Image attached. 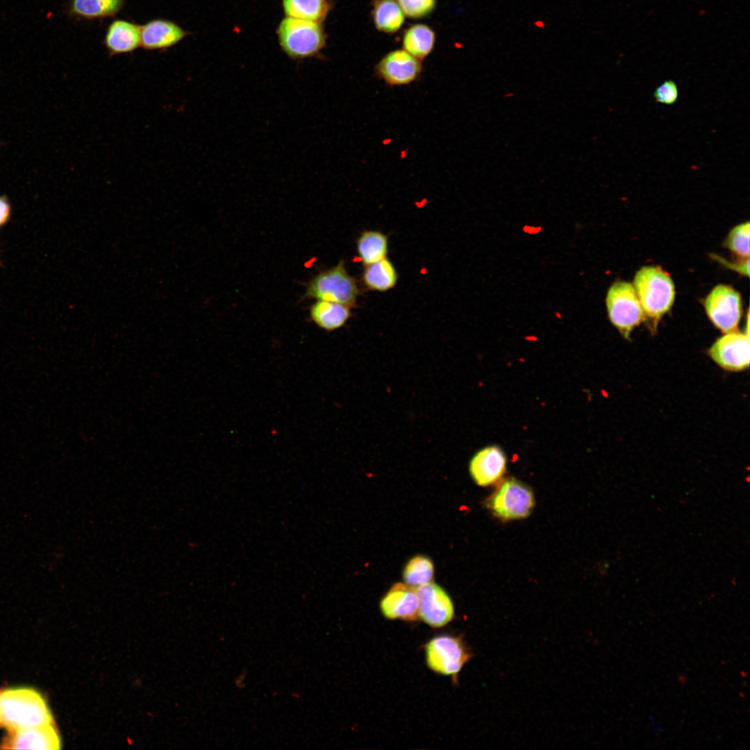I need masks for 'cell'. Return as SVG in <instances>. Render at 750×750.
I'll use <instances>...</instances> for the list:
<instances>
[{"mask_svg":"<svg viewBox=\"0 0 750 750\" xmlns=\"http://www.w3.org/2000/svg\"><path fill=\"white\" fill-rule=\"evenodd\" d=\"M397 278L396 268L387 258L366 265L362 274L363 282L367 288L378 292H385L393 288Z\"/></svg>","mask_w":750,"mask_h":750,"instance_id":"21","label":"cell"},{"mask_svg":"<svg viewBox=\"0 0 750 750\" xmlns=\"http://www.w3.org/2000/svg\"><path fill=\"white\" fill-rule=\"evenodd\" d=\"M278 35L283 50L293 59L316 56L326 40L320 22L289 17L280 23Z\"/></svg>","mask_w":750,"mask_h":750,"instance_id":"3","label":"cell"},{"mask_svg":"<svg viewBox=\"0 0 750 750\" xmlns=\"http://www.w3.org/2000/svg\"><path fill=\"white\" fill-rule=\"evenodd\" d=\"M506 458L502 449L496 445L487 446L471 458L469 472L473 481L485 487L498 482L505 474Z\"/></svg>","mask_w":750,"mask_h":750,"instance_id":"13","label":"cell"},{"mask_svg":"<svg viewBox=\"0 0 750 750\" xmlns=\"http://www.w3.org/2000/svg\"><path fill=\"white\" fill-rule=\"evenodd\" d=\"M110 56L131 53L141 46L140 25L126 19H115L108 26L103 40Z\"/></svg>","mask_w":750,"mask_h":750,"instance_id":"16","label":"cell"},{"mask_svg":"<svg viewBox=\"0 0 750 750\" xmlns=\"http://www.w3.org/2000/svg\"><path fill=\"white\" fill-rule=\"evenodd\" d=\"M60 747V740L53 724L10 731L1 749L53 750Z\"/></svg>","mask_w":750,"mask_h":750,"instance_id":"14","label":"cell"},{"mask_svg":"<svg viewBox=\"0 0 750 750\" xmlns=\"http://www.w3.org/2000/svg\"><path fill=\"white\" fill-rule=\"evenodd\" d=\"M749 331L731 332L719 338L709 349L711 358L722 368L740 371L749 365Z\"/></svg>","mask_w":750,"mask_h":750,"instance_id":"11","label":"cell"},{"mask_svg":"<svg viewBox=\"0 0 750 750\" xmlns=\"http://www.w3.org/2000/svg\"><path fill=\"white\" fill-rule=\"evenodd\" d=\"M125 0H70L67 14L85 19L113 17L123 8Z\"/></svg>","mask_w":750,"mask_h":750,"instance_id":"18","label":"cell"},{"mask_svg":"<svg viewBox=\"0 0 750 750\" xmlns=\"http://www.w3.org/2000/svg\"><path fill=\"white\" fill-rule=\"evenodd\" d=\"M380 610L388 619L414 622L419 618V597L415 587L394 584L381 599Z\"/></svg>","mask_w":750,"mask_h":750,"instance_id":"12","label":"cell"},{"mask_svg":"<svg viewBox=\"0 0 750 750\" xmlns=\"http://www.w3.org/2000/svg\"><path fill=\"white\" fill-rule=\"evenodd\" d=\"M434 575V566L432 560L427 556L418 555L410 558L406 564L403 571L405 583L418 587L431 582Z\"/></svg>","mask_w":750,"mask_h":750,"instance_id":"24","label":"cell"},{"mask_svg":"<svg viewBox=\"0 0 750 750\" xmlns=\"http://www.w3.org/2000/svg\"><path fill=\"white\" fill-rule=\"evenodd\" d=\"M9 213V205L4 199L0 198V226L8 219Z\"/></svg>","mask_w":750,"mask_h":750,"instance_id":"28","label":"cell"},{"mask_svg":"<svg viewBox=\"0 0 750 750\" xmlns=\"http://www.w3.org/2000/svg\"><path fill=\"white\" fill-rule=\"evenodd\" d=\"M427 666L433 672L451 676L457 682L458 674L472 657L461 636L440 635L424 645Z\"/></svg>","mask_w":750,"mask_h":750,"instance_id":"5","label":"cell"},{"mask_svg":"<svg viewBox=\"0 0 750 750\" xmlns=\"http://www.w3.org/2000/svg\"><path fill=\"white\" fill-rule=\"evenodd\" d=\"M141 47L149 51L165 50L180 42L189 33L174 21L153 19L140 25Z\"/></svg>","mask_w":750,"mask_h":750,"instance_id":"15","label":"cell"},{"mask_svg":"<svg viewBox=\"0 0 750 750\" xmlns=\"http://www.w3.org/2000/svg\"><path fill=\"white\" fill-rule=\"evenodd\" d=\"M405 16L420 19L429 15L435 9L436 0H397Z\"/></svg>","mask_w":750,"mask_h":750,"instance_id":"26","label":"cell"},{"mask_svg":"<svg viewBox=\"0 0 750 750\" xmlns=\"http://www.w3.org/2000/svg\"><path fill=\"white\" fill-rule=\"evenodd\" d=\"M726 244L738 256L749 258V223H743L735 227L729 233Z\"/></svg>","mask_w":750,"mask_h":750,"instance_id":"25","label":"cell"},{"mask_svg":"<svg viewBox=\"0 0 750 750\" xmlns=\"http://www.w3.org/2000/svg\"><path fill=\"white\" fill-rule=\"evenodd\" d=\"M351 315L349 306L335 302L317 300L310 307L311 320L319 328L326 331L340 328Z\"/></svg>","mask_w":750,"mask_h":750,"instance_id":"17","label":"cell"},{"mask_svg":"<svg viewBox=\"0 0 750 750\" xmlns=\"http://www.w3.org/2000/svg\"><path fill=\"white\" fill-rule=\"evenodd\" d=\"M372 17L376 29L385 33L397 32L405 20L397 0H373Z\"/></svg>","mask_w":750,"mask_h":750,"instance_id":"20","label":"cell"},{"mask_svg":"<svg viewBox=\"0 0 750 750\" xmlns=\"http://www.w3.org/2000/svg\"><path fill=\"white\" fill-rule=\"evenodd\" d=\"M53 724L44 697L31 688L0 690V724L9 731Z\"/></svg>","mask_w":750,"mask_h":750,"instance_id":"1","label":"cell"},{"mask_svg":"<svg viewBox=\"0 0 750 750\" xmlns=\"http://www.w3.org/2000/svg\"><path fill=\"white\" fill-rule=\"evenodd\" d=\"M678 97V87L672 80L665 81L656 88L653 92L655 100L665 105L674 104L677 101Z\"/></svg>","mask_w":750,"mask_h":750,"instance_id":"27","label":"cell"},{"mask_svg":"<svg viewBox=\"0 0 750 750\" xmlns=\"http://www.w3.org/2000/svg\"><path fill=\"white\" fill-rule=\"evenodd\" d=\"M287 17L322 22L330 10L328 0H283Z\"/></svg>","mask_w":750,"mask_h":750,"instance_id":"23","label":"cell"},{"mask_svg":"<svg viewBox=\"0 0 750 750\" xmlns=\"http://www.w3.org/2000/svg\"><path fill=\"white\" fill-rule=\"evenodd\" d=\"M706 311L714 325L725 333L735 331L742 315L740 294L728 285H718L706 299Z\"/></svg>","mask_w":750,"mask_h":750,"instance_id":"8","label":"cell"},{"mask_svg":"<svg viewBox=\"0 0 750 750\" xmlns=\"http://www.w3.org/2000/svg\"><path fill=\"white\" fill-rule=\"evenodd\" d=\"M535 505L531 489L522 482L508 478L501 483L490 497L488 506L497 517L508 521L529 516Z\"/></svg>","mask_w":750,"mask_h":750,"instance_id":"6","label":"cell"},{"mask_svg":"<svg viewBox=\"0 0 750 750\" xmlns=\"http://www.w3.org/2000/svg\"><path fill=\"white\" fill-rule=\"evenodd\" d=\"M422 70L420 60L404 49L388 53L376 66L377 76L391 86L405 85L414 82L419 78Z\"/></svg>","mask_w":750,"mask_h":750,"instance_id":"10","label":"cell"},{"mask_svg":"<svg viewBox=\"0 0 750 750\" xmlns=\"http://www.w3.org/2000/svg\"><path fill=\"white\" fill-rule=\"evenodd\" d=\"M360 291L355 278L341 260L335 266L314 276L306 285L304 297L355 306Z\"/></svg>","mask_w":750,"mask_h":750,"instance_id":"4","label":"cell"},{"mask_svg":"<svg viewBox=\"0 0 750 750\" xmlns=\"http://www.w3.org/2000/svg\"><path fill=\"white\" fill-rule=\"evenodd\" d=\"M606 303L611 323L628 339L631 331L644 317L633 286L624 281L613 283L607 292Z\"/></svg>","mask_w":750,"mask_h":750,"instance_id":"7","label":"cell"},{"mask_svg":"<svg viewBox=\"0 0 750 750\" xmlns=\"http://www.w3.org/2000/svg\"><path fill=\"white\" fill-rule=\"evenodd\" d=\"M419 597V618L432 628L451 622L455 615L453 601L438 584L428 582L416 587Z\"/></svg>","mask_w":750,"mask_h":750,"instance_id":"9","label":"cell"},{"mask_svg":"<svg viewBox=\"0 0 750 750\" xmlns=\"http://www.w3.org/2000/svg\"><path fill=\"white\" fill-rule=\"evenodd\" d=\"M435 42V33L428 26L415 24L409 26L402 37L403 49L422 60L433 51Z\"/></svg>","mask_w":750,"mask_h":750,"instance_id":"19","label":"cell"},{"mask_svg":"<svg viewBox=\"0 0 750 750\" xmlns=\"http://www.w3.org/2000/svg\"><path fill=\"white\" fill-rule=\"evenodd\" d=\"M633 288L646 316L657 322L672 308L674 285L667 273L658 267L647 266L635 274Z\"/></svg>","mask_w":750,"mask_h":750,"instance_id":"2","label":"cell"},{"mask_svg":"<svg viewBox=\"0 0 750 750\" xmlns=\"http://www.w3.org/2000/svg\"><path fill=\"white\" fill-rule=\"evenodd\" d=\"M356 244L358 256L365 266L386 258L388 254V237L378 231L368 230L362 232L358 238Z\"/></svg>","mask_w":750,"mask_h":750,"instance_id":"22","label":"cell"}]
</instances>
